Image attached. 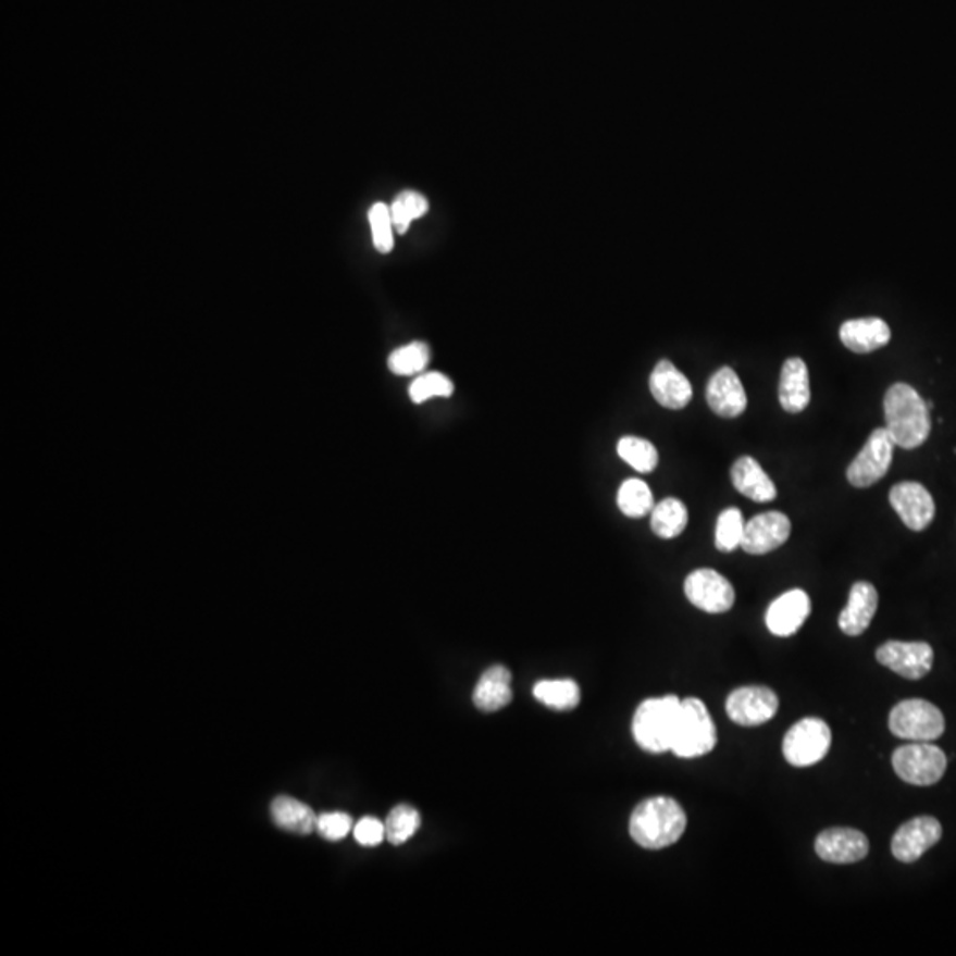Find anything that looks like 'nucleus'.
Masks as SVG:
<instances>
[{"instance_id": "10", "label": "nucleus", "mask_w": 956, "mask_h": 956, "mask_svg": "<svg viewBox=\"0 0 956 956\" xmlns=\"http://www.w3.org/2000/svg\"><path fill=\"white\" fill-rule=\"evenodd\" d=\"M780 709V698L766 685H747L730 693L727 713L741 727H760L774 718Z\"/></svg>"}, {"instance_id": "32", "label": "nucleus", "mask_w": 956, "mask_h": 956, "mask_svg": "<svg viewBox=\"0 0 956 956\" xmlns=\"http://www.w3.org/2000/svg\"><path fill=\"white\" fill-rule=\"evenodd\" d=\"M744 526H746V521H744L741 510L735 507L724 509L719 514L718 524H716V547L719 551L730 553L741 547Z\"/></svg>"}, {"instance_id": "25", "label": "nucleus", "mask_w": 956, "mask_h": 956, "mask_svg": "<svg viewBox=\"0 0 956 956\" xmlns=\"http://www.w3.org/2000/svg\"><path fill=\"white\" fill-rule=\"evenodd\" d=\"M533 696L553 710L576 709L581 702L580 685L571 679L537 682L533 687Z\"/></svg>"}, {"instance_id": "5", "label": "nucleus", "mask_w": 956, "mask_h": 956, "mask_svg": "<svg viewBox=\"0 0 956 956\" xmlns=\"http://www.w3.org/2000/svg\"><path fill=\"white\" fill-rule=\"evenodd\" d=\"M890 730L905 741L932 743L946 730V721L941 710L927 699H905L891 709Z\"/></svg>"}, {"instance_id": "18", "label": "nucleus", "mask_w": 956, "mask_h": 956, "mask_svg": "<svg viewBox=\"0 0 956 956\" xmlns=\"http://www.w3.org/2000/svg\"><path fill=\"white\" fill-rule=\"evenodd\" d=\"M654 399L668 410H684L693 399L690 380L668 360H661L648 381Z\"/></svg>"}, {"instance_id": "27", "label": "nucleus", "mask_w": 956, "mask_h": 956, "mask_svg": "<svg viewBox=\"0 0 956 956\" xmlns=\"http://www.w3.org/2000/svg\"><path fill=\"white\" fill-rule=\"evenodd\" d=\"M617 504L623 516L634 519L645 518L656 507L653 491L640 479H628L623 482L617 495Z\"/></svg>"}, {"instance_id": "33", "label": "nucleus", "mask_w": 956, "mask_h": 956, "mask_svg": "<svg viewBox=\"0 0 956 956\" xmlns=\"http://www.w3.org/2000/svg\"><path fill=\"white\" fill-rule=\"evenodd\" d=\"M452 394V381L442 372H422L410 385V397L414 405H424L433 397H450Z\"/></svg>"}, {"instance_id": "26", "label": "nucleus", "mask_w": 956, "mask_h": 956, "mask_svg": "<svg viewBox=\"0 0 956 956\" xmlns=\"http://www.w3.org/2000/svg\"><path fill=\"white\" fill-rule=\"evenodd\" d=\"M690 516L687 509L681 500L676 498H667L661 504H657L650 512V526L657 537L675 538L684 532L687 526Z\"/></svg>"}, {"instance_id": "2", "label": "nucleus", "mask_w": 956, "mask_h": 956, "mask_svg": "<svg viewBox=\"0 0 956 956\" xmlns=\"http://www.w3.org/2000/svg\"><path fill=\"white\" fill-rule=\"evenodd\" d=\"M885 429L896 447H921L932 431L927 400L907 383H895L884 397Z\"/></svg>"}, {"instance_id": "19", "label": "nucleus", "mask_w": 956, "mask_h": 956, "mask_svg": "<svg viewBox=\"0 0 956 956\" xmlns=\"http://www.w3.org/2000/svg\"><path fill=\"white\" fill-rule=\"evenodd\" d=\"M879 608V594L876 586L868 581H857L851 588L848 605L845 606L837 625L847 636H859L870 628L871 620L876 617Z\"/></svg>"}, {"instance_id": "4", "label": "nucleus", "mask_w": 956, "mask_h": 956, "mask_svg": "<svg viewBox=\"0 0 956 956\" xmlns=\"http://www.w3.org/2000/svg\"><path fill=\"white\" fill-rule=\"evenodd\" d=\"M718 743V732L710 712L698 698L682 699L671 753L679 758H699L709 755Z\"/></svg>"}, {"instance_id": "12", "label": "nucleus", "mask_w": 956, "mask_h": 956, "mask_svg": "<svg viewBox=\"0 0 956 956\" xmlns=\"http://www.w3.org/2000/svg\"><path fill=\"white\" fill-rule=\"evenodd\" d=\"M890 504L907 529L921 532L935 518V501L919 482H899L890 491Z\"/></svg>"}, {"instance_id": "28", "label": "nucleus", "mask_w": 956, "mask_h": 956, "mask_svg": "<svg viewBox=\"0 0 956 956\" xmlns=\"http://www.w3.org/2000/svg\"><path fill=\"white\" fill-rule=\"evenodd\" d=\"M431 360V349L425 343H411L395 349L388 357V369L395 376H417L425 371Z\"/></svg>"}, {"instance_id": "24", "label": "nucleus", "mask_w": 956, "mask_h": 956, "mask_svg": "<svg viewBox=\"0 0 956 956\" xmlns=\"http://www.w3.org/2000/svg\"><path fill=\"white\" fill-rule=\"evenodd\" d=\"M270 814L276 828L284 829L287 833L307 836L318 829V815L314 814V809L287 795H278L272 800Z\"/></svg>"}, {"instance_id": "20", "label": "nucleus", "mask_w": 956, "mask_h": 956, "mask_svg": "<svg viewBox=\"0 0 956 956\" xmlns=\"http://www.w3.org/2000/svg\"><path fill=\"white\" fill-rule=\"evenodd\" d=\"M732 484L741 495L757 504H767L778 496L774 482L767 475L757 459L744 456L733 462Z\"/></svg>"}, {"instance_id": "21", "label": "nucleus", "mask_w": 956, "mask_h": 956, "mask_svg": "<svg viewBox=\"0 0 956 956\" xmlns=\"http://www.w3.org/2000/svg\"><path fill=\"white\" fill-rule=\"evenodd\" d=\"M840 338L845 348L862 355L884 348L891 340V330L879 318L851 319L842 324Z\"/></svg>"}, {"instance_id": "22", "label": "nucleus", "mask_w": 956, "mask_h": 956, "mask_svg": "<svg viewBox=\"0 0 956 956\" xmlns=\"http://www.w3.org/2000/svg\"><path fill=\"white\" fill-rule=\"evenodd\" d=\"M809 400H811V390H809L808 365L800 358H789L781 369V408L786 413H800L808 408Z\"/></svg>"}, {"instance_id": "29", "label": "nucleus", "mask_w": 956, "mask_h": 956, "mask_svg": "<svg viewBox=\"0 0 956 956\" xmlns=\"http://www.w3.org/2000/svg\"><path fill=\"white\" fill-rule=\"evenodd\" d=\"M617 452L620 459L640 473H650L659 462V454L653 443L637 436H623L617 445Z\"/></svg>"}, {"instance_id": "30", "label": "nucleus", "mask_w": 956, "mask_h": 956, "mask_svg": "<svg viewBox=\"0 0 956 956\" xmlns=\"http://www.w3.org/2000/svg\"><path fill=\"white\" fill-rule=\"evenodd\" d=\"M420 823H422V819L413 806H395L385 820L386 840L395 847H399L414 836V833L420 829Z\"/></svg>"}, {"instance_id": "34", "label": "nucleus", "mask_w": 956, "mask_h": 956, "mask_svg": "<svg viewBox=\"0 0 956 956\" xmlns=\"http://www.w3.org/2000/svg\"><path fill=\"white\" fill-rule=\"evenodd\" d=\"M369 224L372 228V241L380 253H390L394 250V222H392L390 208L376 202L369 211Z\"/></svg>"}, {"instance_id": "13", "label": "nucleus", "mask_w": 956, "mask_h": 956, "mask_svg": "<svg viewBox=\"0 0 956 956\" xmlns=\"http://www.w3.org/2000/svg\"><path fill=\"white\" fill-rule=\"evenodd\" d=\"M942 837V825L933 817H918L905 822L896 831L891 842L893 856L902 862H916L924 852L938 845Z\"/></svg>"}, {"instance_id": "3", "label": "nucleus", "mask_w": 956, "mask_h": 956, "mask_svg": "<svg viewBox=\"0 0 956 956\" xmlns=\"http://www.w3.org/2000/svg\"><path fill=\"white\" fill-rule=\"evenodd\" d=\"M682 699L676 696L645 699L633 718V735L637 746L647 753L671 752Z\"/></svg>"}, {"instance_id": "36", "label": "nucleus", "mask_w": 956, "mask_h": 956, "mask_svg": "<svg viewBox=\"0 0 956 956\" xmlns=\"http://www.w3.org/2000/svg\"><path fill=\"white\" fill-rule=\"evenodd\" d=\"M352 834L363 847H376L386 840L385 822L374 819V817H363L357 825L352 828Z\"/></svg>"}, {"instance_id": "15", "label": "nucleus", "mask_w": 956, "mask_h": 956, "mask_svg": "<svg viewBox=\"0 0 956 956\" xmlns=\"http://www.w3.org/2000/svg\"><path fill=\"white\" fill-rule=\"evenodd\" d=\"M790 533L792 523L783 512H763L747 521L741 547L749 555H767L783 546Z\"/></svg>"}, {"instance_id": "14", "label": "nucleus", "mask_w": 956, "mask_h": 956, "mask_svg": "<svg viewBox=\"0 0 956 956\" xmlns=\"http://www.w3.org/2000/svg\"><path fill=\"white\" fill-rule=\"evenodd\" d=\"M815 852L822 861L833 865H854L868 856L870 842L856 829L833 828L817 836Z\"/></svg>"}, {"instance_id": "9", "label": "nucleus", "mask_w": 956, "mask_h": 956, "mask_svg": "<svg viewBox=\"0 0 956 956\" xmlns=\"http://www.w3.org/2000/svg\"><path fill=\"white\" fill-rule=\"evenodd\" d=\"M685 597L705 613H727L735 605V588L713 569H698L685 578Z\"/></svg>"}, {"instance_id": "31", "label": "nucleus", "mask_w": 956, "mask_h": 956, "mask_svg": "<svg viewBox=\"0 0 956 956\" xmlns=\"http://www.w3.org/2000/svg\"><path fill=\"white\" fill-rule=\"evenodd\" d=\"M429 211V202L419 191H402L395 197L390 206L392 222L397 233H408L413 220L424 216Z\"/></svg>"}, {"instance_id": "35", "label": "nucleus", "mask_w": 956, "mask_h": 956, "mask_svg": "<svg viewBox=\"0 0 956 956\" xmlns=\"http://www.w3.org/2000/svg\"><path fill=\"white\" fill-rule=\"evenodd\" d=\"M352 829V820L348 814H340V811H334V814H324L321 817H318V831L324 840H328V842H340L344 837L348 836L349 831Z\"/></svg>"}, {"instance_id": "8", "label": "nucleus", "mask_w": 956, "mask_h": 956, "mask_svg": "<svg viewBox=\"0 0 956 956\" xmlns=\"http://www.w3.org/2000/svg\"><path fill=\"white\" fill-rule=\"evenodd\" d=\"M896 443L891 438L887 429L879 427L870 434L861 452L847 468V479L854 487H870L884 479L890 471L895 454Z\"/></svg>"}, {"instance_id": "6", "label": "nucleus", "mask_w": 956, "mask_h": 956, "mask_svg": "<svg viewBox=\"0 0 956 956\" xmlns=\"http://www.w3.org/2000/svg\"><path fill=\"white\" fill-rule=\"evenodd\" d=\"M893 769L899 780L916 786L935 785L947 769V757L941 747L914 743L893 753Z\"/></svg>"}, {"instance_id": "7", "label": "nucleus", "mask_w": 956, "mask_h": 956, "mask_svg": "<svg viewBox=\"0 0 956 956\" xmlns=\"http://www.w3.org/2000/svg\"><path fill=\"white\" fill-rule=\"evenodd\" d=\"M833 741L829 724L819 718L800 719L783 738V757L794 767H811L825 758Z\"/></svg>"}, {"instance_id": "1", "label": "nucleus", "mask_w": 956, "mask_h": 956, "mask_svg": "<svg viewBox=\"0 0 956 956\" xmlns=\"http://www.w3.org/2000/svg\"><path fill=\"white\" fill-rule=\"evenodd\" d=\"M687 828L684 808L673 797L657 795L634 808L629 820V834L647 851H661L681 840Z\"/></svg>"}, {"instance_id": "11", "label": "nucleus", "mask_w": 956, "mask_h": 956, "mask_svg": "<svg viewBox=\"0 0 956 956\" xmlns=\"http://www.w3.org/2000/svg\"><path fill=\"white\" fill-rule=\"evenodd\" d=\"M877 661L909 681H919L933 667V648L924 642H887L877 648Z\"/></svg>"}, {"instance_id": "16", "label": "nucleus", "mask_w": 956, "mask_h": 956, "mask_svg": "<svg viewBox=\"0 0 956 956\" xmlns=\"http://www.w3.org/2000/svg\"><path fill=\"white\" fill-rule=\"evenodd\" d=\"M705 395L710 410L721 419H737L746 411V390L737 372L730 367H721L718 372H713Z\"/></svg>"}, {"instance_id": "23", "label": "nucleus", "mask_w": 956, "mask_h": 956, "mask_svg": "<svg viewBox=\"0 0 956 956\" xmlns=\"http://www.w3.org/2000/svg\"><path fill=\"white\" fill-rule=\"evenodd\" d=\"M512 673L509 668L495 665L482 673L473 691V704L484 712H496L512 702Z\"/></svg>"}, {"instance_id": "17", "label": "nucleus", "mask_w": 956, "mask_h": 956, "mask_svg": "<svg viewBox=\"0 0 956 956\" xmlns=\"http://www.w3.org/2000/svg\"><path fill=\"white\" fill-rule=\"evenodd\" d=\"M811 613V600L805 591L785 592L769 606L766 613L767 629L774 636H792L797 633Z\"/></svg>"}]
</instances>
